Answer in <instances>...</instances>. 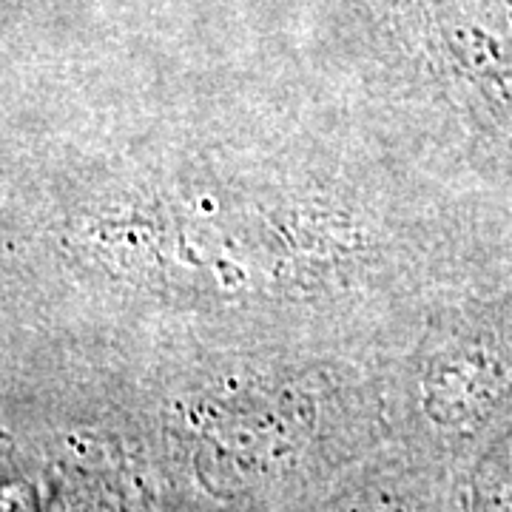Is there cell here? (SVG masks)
<instances>
[{
  "label": "cell",
  "mask_w": 512,
  "mask_h": 512,
  "mask_svg": "<svg viewBox=\"0 0 512 512\" xmlns=\"http://www.w3.org/2000/svg\"><path fill=\"white\" fill-rule=\"evenodd\" d=\"M3 359L126 373L202 353L387 365L501 285L493 211L291 72L3 80Z\"/></svg>",
  "instance_id": "1"
},
{
  "label": "cell",
  "mask_w": 512,
  "mask_h": 512,
  "mask_svg": "<svg viewBox=\"0 0 512 512\" xmlns=\"http://www.w3.org/2000/svg\"><path fill=\"white\" fill-rule=\"evenodd\" d=\"M299 66L424 177L512 188V0H302Z\"/></svg>",
  "instance_id": "2"
},
{
  "label": "cell",
  "mask_w": 512,
  "mask_h": 512,
  "mask_svg": "<svg viewBox=\"0 0 512 512\" xmlns=\"http://www.w3.org/2000/svg\"><path fill=\"white\" fill-rule=\"evenodd\" d=\"M382 379L439 444L473 439L512 390V288L490 285L427 313Z\"/></svg>",
  "instance_id": "3"
}]
</instances>
